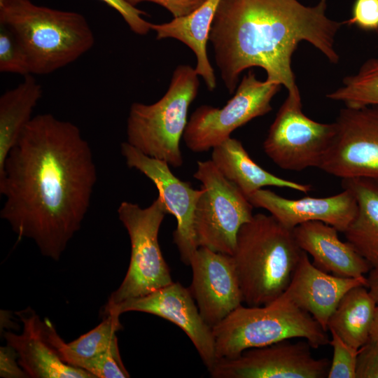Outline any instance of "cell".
<instances>
[{"instance_id": "13", "label": "cell", "mask_w": 378, "mask_h": 378, "mask_svg": "<svg viewBox=\"0 0 378 378\" xmlns=\"http://www.w3.org/2000/svg\"><path fill=\"white\" fill-rule=\"evenodd\" d=\"M120 151L128 167L139 171L155 184L168 213L176 218L177 225L173 232V240L181 260L189 265L193 253L198 248L194 214L203 189L193 188L190 183L176 177L167 162L144 154L127 141L120 144Z\"/></svg>"}, {"instance_id": "11", "label": "cell", "mask_w": 378, "mask_h": 378, "mask_svg": "<svg viewBox=\"0 0 378 378\" xmlns=\"http://www.w3.org/2000/svg\"><path fill=\"white\" fill-rule=\"evenodd\" d=\"M319 169L340 178L378 180V106L342 108Z\"/></svg>"}, {"instance_id": "3", "label": "cell", "mask_w": 378, "mask_h": 378, "mask_svg": "<svg viewBox=\"0 0 378 378\" xmlns=\"http://www.w3.org/2000/svg\"><path fill=\"white\" fill-rule=\"evenodd\" d=\"M0 24L24 50L30 74L46 75L78 59L94 44L93 31L80 13L35 4L31 0H0Z\"/></svg>"}, {"instance_id": "14", "label": "cell", "mask_w": 378, "mask_h": 378, "mask_svg": "<svg viewBox=\"0 0 378 378\" xmlns=\"http://www.w3.org/2000/svg\"><path fill=\"white\" fill-rule=\"evenodd\" d=\"M131 311L153 314L179 327L193 344L208 371L216 362L213 329L200 315L188 288L179 282L173 281L146 295L104 307L103 314L120 316Z\"/></svg>"}, {"instance_id": "2", "label": "cell", "mask_w": 378, "mask_h": 378, "mask_svg": "<svg viewBox=\"0 0 378 378\" xmlns=\"http://www.w3.org/2000/svg\"><path fill=\"white\" fill-rule=\"evenodd\" d=\"M327 0L306 6L298 0H220L209 36L220 78L230 94L241 73L263 69L266 80L300 93L292 56L302 41L311 43L332 64L340 57L336 34L343 22L328 18Z\"/></svg>"}, {"instance_id": "4", "label": "cell", "mask_w": 378, "mask_h": 378, "mask_svg": "<svg viewBox=\"0 0 378 378\" xmlns=\"http://www.w3.org/2000/svg\"><path fill=\"white\" fill-rule=\"evenodd\" d=\"M303 251L273 216L253 215L239 229L232 256L243 303L267 304L288 287Z\"/></svg>"}, {"instance_id": "9", "label": "cell", "mask_w": 378, "mask_h": 378, "mask_svg": "<svg viewBox=\"0 0 378 378\" xmlns=\"http://www.w3.org/2000/svg\"><path fill=\"white\" fill-rule=\"evenodd\" d=\"M281 88L278 83L258 79L248 71L223 107L202 105L192 113L183 135L186 146L195 153L212 149L236 129L270 112L271 101Z\"/></svg>"}, {"instance_id": "28", "label": "cell", "mask_w": 378, "mask_h": 378, "mask_svg": "<svg viewBox=\"0 0 378 378\" xmlns=\"http://www.w3.org/2000/svg\"><path fill=\"white\" fill-rule=\"evenodd\" d=\"M94 378H127L130 374L121 359L118 340L105 352L84 361L80 367Z\"/></svg>"}, {"instance_id": "25", "label": "cell", "mask_w": 378, "mask_h": 378, "mask_svg": "<svg viewBox=\"0 0 378 378\" xmlns=\"http://www.w3.org/2000/svg\"><path fill=\"white\" fill-rule=\"evenodd\" d=\"M120 316L109 314L88 332L76 340L65 343L48 320L43 321V331L48 342L66 363L80 368L81 364L108 350L118 340L116 332L122 328Z\"/></svg>"}, {"instance_id": "10", "label": "cell", "mask_w": 378, "mask_h": 378, "mask_svg": "<svg viewBox=\"0 0 378 378\" xmlns=\"http://www.w3.org/2000/svg\"><path fill=\"white\" fill-rule=\"evenodd\" d=\"M336 133V125L316 122L302 111L300 93L288 94L263 142L266 155L279 167L300 172L318 168Z\"/></svg>"}, {"instance_id": "23", "label": "cell", "mask_w": 378, "mask_h": 378, "mask_svg": "<svg viewBox=\"0 0 378 378\" xmlns=\"http://www.w3.org/2000/svg\"><path fill=\"white\" fill-rule=\"evenodd\" d=\"M42 87L32 74L0 97V171L10 149L33 118L32 112L42 96Z\"/></svg>"}, {"instance_id": "5", "label": "cell", "mask_w": 378, "mask_h": 378, "mask_svg": "<svg viewBox=\"0 0 378 378\" xmlns=\"http://www.w3.org/2000/svg\"><path fill=\"white\" fill-rule=\"evenodd\" d=\"M198 77L195 69L180 64L158 101L132 103L127 119V141L150 157L175 168L181 167L183 160L180 140L188 121L189 107L198 93Z\"/></svg>"}, {"instance_id": "20", "label": "cell", "mask_w": 378, "mask_h": 378, "mask_svg": "<svg viewBox=\"0 0 378 378\" xmlns=\"http://www.w3.org/2000/svg\"><path fill=\"white\" fill-rule=\"evenodd\" d=\"M211 160L219 172L247 197L265 186L286 188L307 193L309 184L276 176L256 164L241 142L230 137L212 148Z\"/></svg>"}, {"instance_id": "8", "label": "cell", "mask_w": 378, "mask_h": 378, "mask_svg": "<svg viewBox=\"0 0 378 378\" xmlns=\"http://www.w3.org/2000/svg\"><path fill=\"white\" fill-rule=\"evenodd\" d=\"M193 176L203 189L194 214L197 246L232 255L238 232L251 219L253 206L211 160L198 161Z\"/></svg>"}, {"instance_id": "6", "label": "cell", "mask_w": 378, "mask_h": 378, "mask_svg": "<svg viewBox=\"0 0 378 378\" xmlns=\"http://www.w3.org/2000/svg\"><path fill=\"white\" fill-rule=\"evenodd\" d=\"M212 329L217 360L285 340L304 339L314 349L330 342L312 315L277 299L262 306L241 305Z\"/></svg>"}, {"instance_id": "19", "label": "cell", "mask_w": 378, "mask_h": 378, "mask_svg": "<svg viewBox=\"0 0 378 378\" xmlns=\"http://www.w3.org/2000/svg\"><path fill=\"white\" fill-rule=\"evenodd\" d=\"M293 231L300 248L312 257L315 266L326 272L356 278L365 276L372 268L348 241L339 238L338 230L328 224L309 221Z\"/></svg>"}, {"instance_id": "18", "label": "cell", "mask_w": 378, "mask_h": 378, "mask_svg": "<svg viewBox=\"0 0 378 378\" xmlns=\"http://www.w3.org/2000/svg\"><path fill=\"white\" fill-rule=\"evenodd\" d=\"M23 324L20 335L5 332L8 346L16 353L20 367L33 378H94L88 371L62 360L46 338L43 321L31 310L18 314Z\"/></svg>"}, {"instance_id": "30", "label": "cell", "mask_w": 378, "mask_h": 378, "mask_svg": "<svg viewBox=\"0 0 378 378\" xmlns=\"http://www.w3.org/2000/svg\"><path fill=\"white\" fill-rule=\"evenodd\" d=\"M343 24L366 31H378V0H356L351 17Z\"/></svg>"}, {"instance_id": "27", "label": "cell", "mask_w": 378, "mask_h": 378, "mask_svg": "<svg viewBox=\"0 0 378 378\" xmlns=\"http://www.w3.org/2000/svg\"><path fill=\"white\" fill-rule=\"evenodd\" d=\"M0 71L26 76L30 74L27 57L12 31L0 24Z\"/></svg>"}, {"instance_id": "33", "label": "cell", "mask_w": 378, "mask_h": 378, "mask_svg": "<svg viewBox=\"0 0 378 378\" xmlns=\"http://www.w3.org/2000/svg\"><path fill=\"white\" fill-rule=\"evenodd\" d=\"M136 7L137 4L148 1L157 4L167 9L174 17L188 15L199 8L206 0H124Z\"/></svg>"}, {"instance_id": "35", "label": "cell", "mask_w": 378, "mask_h": 378, "mask_svg": "<svg viewBox=\"0 0 378 378\" xmlns=\"http://www.w3.org/2000/svg\"><path fill=\"white\" fill-rule=\"evenodd\" d=\"M366 287L378 303V265L370 269L367 277Z\"/></svg>"}, {"instance_id": "16", "label": "cell", "mask_w": 378, "mask_h": 378, "mask_svg": "<svg viewBox=\"0 0 378 378\" xmlns=\"http://www.w3.org/2000/svg\"><path fill=\"white\" fill-rule=\"evenodd\" d=\"M247 198L253 207L268 211L282 225L291 230L306 222L321 221L344 232L355 218L358 210L354 195L346 188L330 197H304L295 200L262 188Z\"/></svg>"}, {"instance_id": "15", "label": "cell", "mask_w": 378, "mask_h": 378, "mask_svg": "<svg viewBox=\"0 0 378 378\" xmlns=\"http://www.w3.org/2000/svg\"><path fill=\"white\" fill-rule=\"evenodd\" d=\"M189 265L192 275L188 289L202 318L213 328L243 303L232 256L198 247Z\"/></svg>"}, {"instance_id": "34", "label": "cell", "mask_w": 378, "mask_h": 378, "mask_svg": "<svg viewBox=\"0 0 378 378\" xmlns=\"http://www.w3.org/2000/svg\"><path fill=\"white\" fill-rule=\"evenodd\" d=\"M15 351L9 346L1 348V377H27V374L16 361Z\"/></svg>"}, {"instance_id": "1", "label": "cell", "mask_w": 378, "mask_h": 378, "mask_svg": "<svg viewBox=\"0 0 378 378\" xmlns=\"http://www.w3.org/2000/svg\"><path fill=\"white\" fill-rule=\"evenodd\" d=\"M97 178L91 148L79 128L38 114L0 171L5 198L0 217L18 239H32L44 256L58 260L81 227Z\"/></svg>"}, {"instance_id": "12", "label": "cell", "mask_w": 378, "mask_h": 378, "mask_svg": "<svg viewBox=\"0 0 378 378\" xmlns=\"http://www.w3.org/2000/svg\"><path fill=\"white\" fill-rule=\"evenodd\" d=\"M305 340H285L251 348L232 358L218 359L209 370L212 378H325L330 362L316 358Z\"/></svg>"}, {"instance_id": "24", "label": "cell", "mask_w": 378, "mask_h": 378, "mask_svg": "<svg viewBox=\"0 0 378 378\" xmlns=\"http://www.w3.org/2000/svg\"><path fill=\"white\" fill-rule=\"evenodd\" d=\"M377 302L365 286L351 288L342 298L330 316L328 330L359 349L369 339Z\"/></svg>"}, {"instance_id": "31", "label": "cell", "mask_w": 378, "mask_h": 378, "mask_svg": "<svg viewBox=\"0 0 378 378\" xmlns=\"http://www.w3.org/2000/svg\"><path fill=\"white\" fill-rule=\"evenodd\" d=\"M101 1L115 10L134 33L144 36L151 30V23L143 18V15H148L145 11L130 5L124 0Z\"/></svg>"}, {"instance_id": "21", "label": "cell", "mask_w": 378, "mask_h": 378, "mask_svg": "<svg viewBox=\"0 0 378 378\" xmlns=\"http://www.w3.org/2000/svg\"><path fill=\"white\" fill-rule=\"evenodd\" d=\"M220 0H206L190 14L174 18L162 24L151 23V30L156 33V38H175L189 47L197 59L195 71L201 76L209 91L216 88L214 69L207 55L211 26Z\"/></svg>"}, {"instance_id": "26", "label": "cell", "mask_w": 378, "mask_h": 378, "mask_svg": "<svg viewBox=\"0 0 378 378\" xmlns=\"http://www.w3.org/2000/svg\"><path fill=\"white\" fill-rule=\"evenodd\" d=\"M326 97L348 107L378 106V57L365 62L356 74L346 76L342 86Z\"/></svg>"}, {"instance_id": "22", "label": "cell", "mask_w": 378, "mask_h": 378, "mask_svg": "<svg viewBox=\"0 0 378 378\" xmlns=\"http://www.w3.org/2000/svg\"><path fill=\"white\" fill-rule=\"evenodd\" d=\"M342 188L354 195L358 210L343 232L346 241L372 267L378 265V180L368 178L342 179Z\"/></svg>"}, {"instance_id": "36", "label": "cell", "mask_w": 378, "mask_h": 378, "mask_svg": "<svg viewBox=\"0 0 378 378\" xmlns=\"http://www.w3.org/2000/svg\"><path fill=\"white\" fill-rule=\"evenodd\" d=\"M369 337L378 343V303L377 304L373 320L371 324Z\"/></svg>"}, {"instance_id": "32", "label": "cell", "mask_w": 378, "mask_h": 378, "mask_svg": "<svg viewBox=\"0 0 378 378\" xmlns=\"http://www.w3.org/2000/svg\"><path fill=\"white\" fill-rule=\"evenodd\" d=\"M356 378H378V343L370 337L358 349Z\"/></svg>"}, {"instance_id": "29", "label": "cell", "mask_w": 378, "mask_h": 378, "mask_svg": "<svg viewBox=\"0 0 378 378\" xmlns=\"http://www.w3.org/2000/svg\"><path fill=\"white\" fill-rule=\"evenodd\" d=\"M332 347V358L330 361L328 378H356V368L358 349L344 342L334 331L330 330Z\"/></svg>"}, {"instance_id": "7", "label": "cell", "mask_w": 378, "mask_h": 378, "mask_svg": "<svg viewBox=\"0 0 378 378\" xmlns=\"http://www.w3.org/2000/svg\"><path fill=\"white\" fill-rule=\"evenodd\" d=\"M167 214L159 196L144 209L130 202L120 203L118 214L130 237V261L122 282L111 294L106 307L146 295L173 282L158 242L160 227Z\"/></svg>"}, {"instance_id": "17", "label": "cell", "mask_w": 378, "mask_h": 378, "mask_svg": "<svg viewBox=\"0 0 378 378\" xmlns=\"http://www.w3.org/2000/svg\"><path fill=\"white\" fill-rule=\"evenodd\" d=\"M367 286V277H342L315 266L304 251L285 291L276 299L308 312L326 330L343 295L351 288Z\"/></svg>"}]
</instances>
